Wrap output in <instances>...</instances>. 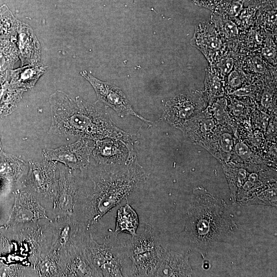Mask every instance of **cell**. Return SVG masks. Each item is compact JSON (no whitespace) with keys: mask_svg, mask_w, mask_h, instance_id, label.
Segmentation results:
<instances>
[{"mask_svg":"<svg viewBox=\"0 0 277 277\" xmlns=\"http://www.w3.org/2000/svg\"><path fill=\"white\" fill-rule=\"evenodd\" d=\"M262 102L264 104H267L271 101V95L269 92L266 91L264 93L262 97Z\"/></svg>","mask_w":277,"mask_h":277,"instance_id":"obj_32","label":"cell"},{"mask_svg":"<svg viewBox=\"0 0 277 277\" xmlns=\"http://www.w3.org/2000/svg\"><path fill=\"white\" fill-rule=\"evenodd\" d=\"M57 167L59 178L56 196L49 214L51 220L73 215L77 190L72 170L63 164Z\"/></svg>","mask_w":277,"mask_h":277,"instance_id":"obj_13","label":"cell"},{"mask_svg":"<svg viewBox=\"0 0 277 277\" xmlns=\"http://www.w3.org/2000/svg\"><path fill=\"white\" fill-rule=\"evenodd\" d=\"M51 124L48 133L62 137H78L92 141L111 138L125 144L129 150L135 136L122 130L109 115L95 104L79 96L72 98L57 90L49 98Z\"/></svg>","mask_w":277,"mask_h":277,"instance_id":"obj_2","label":"cell"},{"mask_svg":"<svg viewBox=\"0 0 277 277\" xmlns=\"http://www.w3.org/2000/svg\"><path fill=\"white\" fill-rule=\"evenodd\" d=\"M18 22L6 5L1 6L0 38L16 39Z\"/></svg>","mask_w":277,"mask_h":277,"instance_id":"obj_24","label":"cell"},{"mask_svg":"<svg viewBox=\"0 0 277 277\" xmlns=\"http://www.w3.org/2000/svg\"><path fill=\"white\" fill-rule=\"evenodd\" d=\"M201 206L200 202L195 201L192 202L191 209L188 215L187 228L191 236V240L197 246H201L200 248H205L207 245H210L212 242L218 240L222 236L221 214H219L215 207L213 206Z\"/></svg>","mask_w":277,"mask_h":277,"instance_id":"obj_8","label":"cell"},{"mask_svg":"<svg viewBox=\"0 0 277 277\" xmlns=\"http://www.w3.org/2000/svg\"><path fill=\"white\" fill-rule=\"evenodd\" d=\"M15 193V203L8 224H35L43 220L51 221L47 209L21 182Z\"/></svg>","mask_w":277,"mask_h":277,"instance_id":"obj_10","label":"cell"},{"mask_svg":"<svg viewBox=\"0 0 277 277\" xmlns=\"http://www.w3.org/2000/svg\"><path fill=\"white\" fill-rule=\"evenodd\" d=\"M16 33V43L21 66L39 63L41 56V46L31 28L18 21Z\"/></svg>","mask_w":277,"mask_h":277,"instance_id":"obj_16","label":"cell"},{"mask_svg":"<svg viewBox=\"0 0 277 277\" xmlns=\"http://www.w3.org/2000/svg\"><path fill=\"white\" fill-rule=\"evenodd\" d=\"M139 221L137 213L127 202L117 211L116 225L114 233H123L135 235Z\"/></svg>","mask_w":277,"mask_h":277,"instance_id":"obj_21","label":"cell"},{"mask_svg":"<svg viewBox=\"0 0 277 277\" xmlns=\"http://www.w3.org/2000/svg\"><path fill=\"white\" fill-rule=\"evenodd\" d=\"M273 46L271 45H268L263 49L264 55L269 59L274 58L276 56V51Z\"/></svg>","mask_w":277,"mask_h":277,"instance_id":"obj_30","label":"cell"},{"mask_svg":"<svg viewBox=\"0 0 277 277\" xmlns=\"http://www.w3.org/2000/svg\"><path fill=\"white\" fill-rule=\"evenodd\" d=\"M205 105V97L200 92L180 94L166 102L163 116L171 125L182 129L200 114Z\"/></svg>","mask_w":277,"mask_h":277,"instance_id":"obj_9","label":"cell"},{"mask_svg":"<svg viewBox=\"0 0 277 277\" xmlns=\"http://www.w3.org/2000/svg\"><path fill=\"white\" fill-rule=\"evenodd\" d=\"M114 233L108 235L100 244L90 234L86 241V254L98 276H130L131 263L128 247Z\"/></svg>","mask_w":277,"mask_h":277,"instance_id":"obj_4","label":"cell"},{"mask_svg":"<svg viewBox=\"0 0 277 277\" xmlns=\"http://www.w3.org/2000/svg\"><path fill=\"white\" fill-rule=\"evenodd\" d=\"M28 166L23 160L12 154H0V176L11 182L20 183L28 171Z\"/></svg>","mask_w":277,"mask_h":277,"instance_id":"obj_20","label":"cell"},{"mask_svg":"<svg viewBox=\"0 0 277 277\" xmlns=\"http://www.w3.org/2000/svg\"><path fill=\"white\" fill-rule=\"evenodd\" d=\"M94 142L92 154L98 164H122L133 157L126 145L118 140L106 138Z\"/></svg>","mask_w":277,"mask_h":277,"instance_id":"obj_14","label":"cell"},{"mask_svg":"<svg viewBox=\"0 0 277 277\" xmlns=\"http://www.w3.org/2000/svg\"><path fill=\"white\" fill-rule=\"evenodd\" d=\"M217 23L219 30L227 37H234L238 34V30L233 22L230 21H223Z\"/></svg>","mask_w":277,"mask_h":277,"instance_id":"obj_26","label":"cell"},{"mask_svg":"<svg viewBox=\"0 0 277 277\" xmlns=\"http://www.w3.org/2000/svg\"><path fill=\"white\" fill-rule=\"evenodd\" d=\"M130 260V276H153L162 248L154 228L146 224L126 243Z\"/></svg>","mask_w":277,"mask_h":277,"instance_id":"obj_6","label":"cell"},{"mask_svg":"<svg viewBox=\"0 0 277 277\" xmlns=\"http://www.w3.org/2000/svg\"><path fill=\"white\" fill-rule=\"evenodd\" d=\"M16 39L0 38V74L7 79L8 74L19 59Z\"/></svg>","mask_w":277,"mask_h":277,"instance_id":"obj_22","label":"cell"},{"mask_svg":"<svg viewBox=\"0 0 277 277\" xmlns=\"http://www.w3.org/2000/svg\"><path fill=\"white\" fill-rule=\"evenodd\" d=\"M41 254L55 252L60 256L85 245L87 231L73 215L52 219L45 225Z\"/></svg>","mask_w":277,"mask_h":277,"instance_id":"obj_5","label":"cell"},{"mask_svg":"<svg viewBox=\"0 0 277 277\" xmlns=\"http://www.w3.org/2000/svg\"><path fill=\"white\" fill-rule=\"evenodd\" d=\"M60 262L61 276H98L87 257L85 245L61 256Z\"/></svg>","mask_w":277,"mask_h":277,"instance_id":"obj_17","label":"cell"},{"mask_svg":"<svg viewBox=\"0 0 277 277\" xmlns=\"http://www.w3.org/2000/svg\"><path fill=\"white\" fill-rule=\"evenodd\" d=\"M26 91L23 88H15L6 81L0 88V117L11 114L16 107Z\"/></svg>","mask_w":277,"mask_h":277,"instance_id":"obj_23","label":"cell"},{"mask_svg":"<svg viewBox=\"0 0 277 277\" xmlns=\"http://www.w3.org/2000/svg\"><path fill=\"white\" fill-rule=\"evenodd\" d=\"M57 163L54 161H30L28 172L23 185L37 199L48 211L52 209L56 196L58 179L56 177Z\"/></svg>","mask_w":277,"mask_h":277,"instance_id":"obj_7","label":"cell"},{"mask_svg":"<svg viewBox=\"0 0 277 277\" xmlns=\"http://www.w3.org/2000/svg\"><path fill=\"white\" fill-rule=\"evenodd\" d=\"M192 274L187 254L162 247L153 276H191Z\"/></svg>","mask_w":277,"mask_h":277,"instance_id":"obj_15","label":"cell"},{"mask_svg":"<svg viewBox=\"0 0 277 277\" xmlns=\"http://www.w3.org/2000/svg\"><path fill=\"white\" fill-rule=\"evenodd\" d=\"M81 74L93 87L98 101L112 108L121 117L131 115L145 122H150L135 111L120 88L111 83L96 78L86 70L81 71Z\"/></svg>","mask_w":277,"mask_h":277,"instance_id":"obj_12","label":"cell"},{"mask_svg":"<svg viewBox=\"0 0 277 277\" xmlns=\"http://www.w3.org/2000/svg\"><path fill=\"white\" fill-rule=\"evenodd\" d=\"M251 92V88L250 87H245L242 89L237 90L234 93L236 95H248Z\"/></svg>","mask_w":277,"mask_h":277,"instance_id":"obj_31","label":"cell"},{"mask_svg":"<svg viewBox=\"0 0 277 277\" xmlns=\"http://www.w3.org/2000/svg\"><path fill=\"white\" fill-rule=\"evenodd\" d=\"M191 44L199 49L208 59L222 48V42L214 28L207 22L196 26Z\"/></svg>","mask_w":277,"mask_h":277,"instance_id":"obj_18","label":"cell"},{"mask_svg":"<svg viewBox=\"0 0 277 277\" xmlns=\"http://www.w3.org/2000/svg\"><path fill=\"white\" fill-rule=\"evenodd\" d=\"M252 67L255 72L263 73L266 69L265 64L263 61L258 57H255L252 61Z\"/></svg>","mask_w":277,"mask_h":277,"instance_id":"obj_29","label":"cell"},{"mask_svg":"<svg viewBox=\"0 0 277 277\" xmlns=\"http://www.w3.org/2000/svg\"><path fill=\"white\" fill-rule=\"evenodd\" d=\"M233 65V60L230 57H226L220 63L219 67L221 72L224 74H226L232 69Z\"/></svg>","mask_w":277,"mask_h":277,"instance_id":"obj_28","label":"cell"},{"mask_svg":"<svg viewBox=\"0 0 277 277\" xmlns=\"http://www.w3.org/2000/svg\"><path fill=\"white\" fill-rule=\"evenodd\" d=\"M228 82L232 87L240 86L242 82V74L237 71H232L229 76Z\"/></svg>","mask_w":277,"mask_h":277,"instance_id":"obj_27","label":"cell"},{"mask_svg":"<svg viewBox=\"0 0 277 277\" xmlns=\"http://www.w3.org/2000/svg\"><path fill=\"white\" fill-rule=\"evenodd\" d=\"M234 200L243 204L260 203L271 200L276 193V182L270 172L255 165L229 163L223 165Z\"/></svg>","mask_w":277,"mask_h":277,"instance_id":"obj_3","label":"cell"},{"mask_svg":"<svg viewBox=\"0 0 277 277\" xmlns=\"http://www.w3.org/2000/svg\"><path fill=\"white\" fill-rule=\"evenodd\" d=\"M92 140L80 138L74 143L56 148H48L43 151L44 160L54 161L64 165L71 170H83L90 163L93 144Z\"/></svg>","mask_w":277,"mask_h":277,"instance_id":"obj_11","label":"cell"},{"mask_svg":"<svg viewBox=\"0 0 277 277\" xmlns=\"http://www.w3.org/2000/svg\"><path fill=\"white\" fill-rule=\"evenodd\" d=\"M1 86H0V88H1Z\"/></svg>","mask_w":277,"mask_h":277,"instance_id":"obj_34","label":"cell"},{"mask_svg":"<svg viewBox=\"0 0 277 277\" xmlns=\"http://www.w3.org/2000/svg\"><path fill=\"white\" fill-rule=\"evenodd\" d=\"M206 88L207 91L211 95L217 94L221 90V80L213 72L209 70L207 72Z\"/></svg>","mask_w":277,"mask_h":277,"instance_id":"obj_25","label":"cell"},{"mask_svg":"<svg viewBox=\"0 0 277 277\" xmlns=\"http://www.w3.org/2000/svg\"><path fill=\"white\" fill-rule=\"evenodd\" d=\"M76 179L73 216L87 231L146 181L147 175L133 157L122 164H89Z\"/></svg>","mask_w":277,"mask_h":277,"instance_id":"obj_1","label":"cell"},{"mask_svg":"<svg viewBox=\"0 0 277 277\" xmlns=\"http://www.w3.org/2000/svg\"><path fill=\"white\" fill-rule=\"evenodd\" d=\"M3 152L2 144L0 140V154Z\"/></svg>","mask_w":277,"mask_h":277,"instance_id":"obj_33","label":"cell"},{"mask_svg":"<svg viewBox=\"0 0 277 277\" xmlns=\"http://www.w3.org/2000/svg\"><path fill=\"white\" fill-rule=\"evenodd\" d=\"M46 69L47 66L39 63L11 69L9 72V83L15 88L26 90L32 88L40 77L46 71Z\"/></svg>","mask_w":277,"mask_h":277,"instance_id":"obj_19","label":"cell"}]
</instances>
